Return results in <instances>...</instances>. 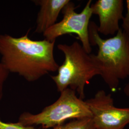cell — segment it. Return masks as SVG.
<instances>
[{"mask_svg":"<svg viewBox=\"0 0 129 129\" xmlns=\"http://www.w3.org/2000/svg\"><path fill=\"white\" fill-rule=\"evenodd\" d=\"M27 33L21 37L0 35L1 62L9 73L34 82L57 71L54 50L55 41L33 40Z\"/></svg>","mask_w":129,"mask_h":129,"instance_id":"cell-1","label":"cell"},{"mask_svg":"<svg viewBox=\"0 0 129 129\" xmlns=\"http://www.w3.org/2000/svg\"><path fill=\"white\" fill-rule=\"evenodd\" d=\"M0 129H38L35 126H24L19 122L7 123L0 119Z\"/></svg>","mask_w":129,"mask_h":129,"instance_id":"cell-10","label":"cell"},{"mask_svg":"<svg viewBox=\"0 0 129 129\" xmlns=\"http://www.w3.org/2000/svg\"><path fill=\"white\" fill-rule=\"evenodd\" d=\"M57 48L64 55L62 64L59 66L57 74L52 76L57 91L61 92L70 88L77 92L79 98L85 97V87L100 72L92 58L81 44L75 41L71 45L60 44Z\"/></svg>","mask_w":129,"mask_h":129,"instance_id":"cell-3","label":"cell"},{"mask_svg":"<svg viewBox=\"0 0 129 129\" xmlns=\"http://www.w3.org/2000/svg\"><path fill=\"white\" fill-rule=\"evenodd\" d=\"M9 73V71L5 68L0 61V101L2 100L3 96L4 84L8 78Z\"/></svg>","mask_w":129,"mask_h":129,"instance_id":"cell-11","label":"cell"},{"mask_svg":"<svg viewBox=\"0 0 129 129\" xmlns=\"http://www.w3.org/2000/svg\"></svg>","mask_w":129,"mask_h":129,"instance_id":"cell-14","label":"cell"},{"mask_svg":"<svg viewBox=\"0 0 129 129\" xmlns=\"http://www.w3.org/2000/svg\"><path fill=\"white\" fill-rule=\"evenodd\" d=\"M92 1L89 0L80 13L75 11L76 7L69 1L62 10L63 19L44 33L45 39L49 41H55L58 37L64 35L74 34L78 36L81 45L88 54L92 51L89 38V25L92 15L91 5Z\"/></svg>","mask_w":129,"mask_h":129,"instance_id":"cell-5","label":"cell"},{"mask_svg":"<svg viewBox=\"0 0 129 129\" xmlns=\"http://www.w3.org/2000/svg\"><path fill=\"white\" fill-rule=\"evenodd\" d=\"M127 13L122 19V23L121 24V29L123 32L129 37V0L126 1Z\"/></svg>","mask_w":129,"mask_h":129,"instance_id":"cell-12","label":"cell"},{"mask_svg":"<svg viewBox=\"0 0 129 129\" xmlns=\"http://www.w3.org/2000/svg\"><path fill=\"white\" fill-rule=\"evenodd\" d=\"M33 2L40 7L35 33L43 34L56 23L60 12L69 0H37Z\"/></svg>","mask_w":129,"mask_h":129,"instance_id":"cell-8","label":"cell"},{"mask_svg":"<svg viewBox=\"0 0 129 129\" xmlns=\"http://www.w3.org/2000/svg\"><path fill=\"white\" fill-rule=\"evenodd\" d=\"M52 129H96L91 118L73 120L66 123L57 126Z\"/></svg>","mask_w":129,"mask_h":129,"instance_id":"cell-9","label":"cell"},{"mask_svg":"<svg viewBox=\"0 0 129 129\" xmlns=\"http://www.w3.org/2000/svg\"><path fill=\"white\" fill-rule=\"evenodd\" d=\"M123 91L125 95L129 98V82L127 83L123 89Z\"/></svg>","mask_w":129,"mask_h":129,"instance_id":"cell-13","label":"cell"},{"mask_svg":"<svg viewBox=\"0 0 129 129\" xmlns=\"http://www.w3.org/2000/svg\"><path fill=\"white\" fill-rule=\"evenodd\" d=\"M96 129H124L129 124V108L116 107L111 94L104 90L86 101Z\"/></svg>","mask_w":129,"mask_h":129,"instance_id":"cell-6","label":"cell"},{"mask_svg":"<svg viewBox=\"0 0 129 129\" xmlns=\"http://www.w3.org/2000/svg\"><path fill=\"white\" fill-rule=\"evenodd\" d=\"M91 8L92 14L99 17V33L104 36H115L120 29L119 22L124 17V1L98 0L91 5Z\"/></svg>","mask_w":129,"mask_h":129,"instance_id":"cell-7","label":"cell"},{"mask_svg":"<svg viewBox=\"0 0 129 129\" xmlns=\"http://www.w3.org/2000/svg\"><path fill=\"white\" fill-rule=\"evenodd\" d=\"M91 46H97L96 55L91 54L100 76L112 91L118 88L120 80L129 78V37L120 28L113 37L103 39L93 22L89 25Z\"/></svg>","mask_w":129,"mask_h":129,"instance_id":"cell-2","label":"cell"},{"mask_svg":"<svg viewBox=\"0 0 129 129\" xmlns=\"http://www.w3.org/2000/svg\"><path fill=\"white\" fill-rule=\"evenodd\" d=\"M92 114L86 101L76 92L67 88L60 92L59 98L37 114L25 112L21 114L18 122L24 126L41 125L44 129L53 128L70 119L91 118Z\"/></svg>","mask_w":129,"mask_h":129,"instance_id":"cell-4","label":"cell"}]
</instances>
